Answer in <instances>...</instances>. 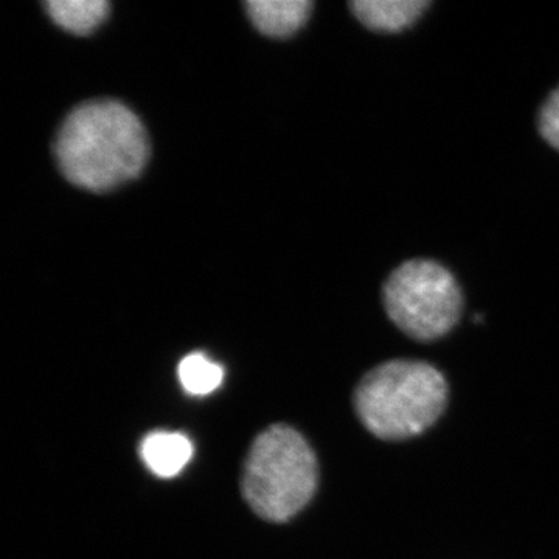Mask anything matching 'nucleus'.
<instances>
[{
  "label": "nucleus",
  "instance_id": "obj_10",
  "mask_svg": "<svg viewBox=\"0 0 559 559\" xmlns=\"http://www.w3.org/2000/svg\"><path fill=\"white\" fill-rule=\"evenodd\" d=\"M538 127L544 140L559 151V86L540 108Z\"/></svg>",
  "mask_w": 559,
  "mask_h": 559
},
{
  "label": "nucleus",
  "instance_id": "obj_5",
  "mask_svg": "<svg viewBox=\"0 0 559 559\" xmlns=\"http://www.w3.org/2000/svg\"><path fill=\"white\" fill-rule=\"evenodd\" d=\"M193 443L186 433L157 430L140 443L139 452L151 473L171 479L182 473L193 457Z\"/></svg>",
  "mask_w": 559,
  "mask_h": 559
},
{
  "label": "nucleus",
  "instance_id": "obj_4",
  "mask_svg": "<svg viewBox=\"0 0 559 559\" xmlns=\"http://www.w3.org/2000/svg\"><path fill=\"white\" fill-rule=\"evenodd\" d=\"M390 320L412 340L436 341L462 316L457 280L432 260H411L390 274L382 289Z\"/></svg>",
  "mask_w": 559,
  "mask_h": 559
},
{
  "label": "nucleus",
  "instance_id": "obj_1",
  "mask_svg": "<svg viewBox=\"0 0 559 559\" xmlns=\"http://www.w3.org/2000/svg\"><path fill=\"white\" fill-rule=\"evenodd\" d=\"M142 121L116 100H94L73 109L55 142L62 175L91 191L116 189L134 179L148 160Z\"/></svg>",
  "mask_w": 559,
  "mask_h": 559
},
{
  "label": "nucleus",
  "instance_id": "obj_6",
  "mask_svg": "<svg viewBox=\"0 0 559 559\" xmlns=\"http://www.w3.org/2000/svg\"><path fill=\"white\" fill-rule=\"evenodd\" d=\"M429 7V0H356L349 3L353 14L367 28L382 33L406 31Z\"/></svg>",
  "mask_w": 559,
  "mask_h": 559
},
{
  "label": "nucleus",
  "instance_id": "obj_8",
  "mask_svg": "<svg viewBox=\"0 0 559 559\" xmlns=\"http://www.w3.org/2000/svg\"><path fill=\"white\" fill-rule=\"evenodd\" d=\"M47 13L55 24L75 35H87L106 20L109 3L106 0H50Z\"/></svg>",
  "mask_w": 559,
  "mask_h": 559
},
{
  "label": "nucleus",
  "instance_id": "obj_3",
  "mask_svg": "<svg viewBox=\"0 0 559 559\" xmlns=\"http://www.w3.org/2000/svg\"><path fill=\"white\" fill-rule=\"evenodd\" d=\"M318 459L296 429L271 426L253 441L242 469L246 502L260 518L286 522L314 496Z\"/></svg>",
  "mask_w": 559,
  "mask_h": 559
},
{
  "label": "nucleus",
  "instance_id": "obj_7",
  "mask_svg": "<svg viewBox=\"0 0 559 559\" xmlns=\"http://www.w3.org/2000/svg\"><path fill=\"white\" fill-rule=\"evenodd\" d=\"M252 24L274 38L294 35L310 17L308 0H250L246 3Z\"/></svg>",
  "mask_w": 559,
  "mask_h": 559
},
{
  "label": "nucleus",
  "instance_id": "obj_9",
  "mask_svg": "<svg viewBox=\"0 0 559 559\" xmlns=\"http://www.w3.org/2000/svg\"><path fill=\"white\" fill-rule=\"evenodd\" d=\"M178 377L183 390L190 395L205 396L223 384L224 369L204 353H190L180 360Z\"/></svg>",
  "mask_w": 559,
  "mask_h": 559
},
{
  "label": "nucleus",
  "instance_id": "obj_2",
  "mask_svg": "<svg viewBox=\"0 0 559 559\" xmlns=\"http://www.w3.org/2000/svg\"><path fill=\"white\" fill-rule=\"evenodd\" d=\"M443 374L421 360L396 359L381 364L360 380L355 409L362 425L382 440L418 436L447 407Z\"/></svg>",
  "mask_w": 559,
  "mask_h": 559
}]
</instances>
